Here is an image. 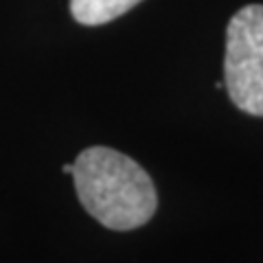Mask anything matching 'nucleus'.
Listing matches in <instances>:
<instances>
[{
  "mask_svg": "<svg viewBox=\"0 0 263 263\" xmlns=\"http://www.w3.org/2000/svg\"><path fill=\"white\" fill-rule=\"evenodd\" d=\"M224 86L241 112L263 117V5H246L228 22Z\"/></svg>",
  "mask_w": 263,
  "mask_h": 263,
  "instance_id": "nucleus-2",
  "label": "nucleus"
},
{
  "mask_svg": "<svg viewBox=\"0 0 263 263\" xmlns=\"http://www.w3.org/2000/svg\"><path fill=\"white\" fill-rule=\"evenodd\" d=\"M64 174H72V164H64Z\"/></svg>",
  "mask_w": 263,
  "mask_h": 263,
  "instance_id": "nucleus-4",
  "label": "nucleus"
},
{
  "mask_svg": "<svg viewBox=\"0 0 263 263\" xmlns=\"http://www.w3.org/2000/svg\"><path fill=\"white\" fill-rule=\"evenodd\" d=\"M79 202L101 226L125 233L145 226L158 209L149 174L112 147H88L72 164Z\"/></svg>",
  "mask_w": 263,
  "mask_h": 263,
  "instance_id": "nucleus-1",
  "label": "nucleus"
},
{
  "mask_svg": "<svg viewBox=\"0 0 263 263\" xmlns=\"http://www.w3.org/2000/svg\"><path fill=\"white\" fill-rule=\"evenodd\" d=\"M141 3V0H70V13L84 27L112 22Z\"/></svg>",
  "mask_w": 263,
  "mask_h": 263,
  "instance_id": "nucleus-3",
  "label": "nucleus"
}]
</instances>
